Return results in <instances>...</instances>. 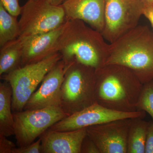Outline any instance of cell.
Returning <instances> with one entry per match:
<instances>
[{"mask_svg":"<svg viewBox=\"0 0 153 153\" xmlns=\"http://www.w3.org/2000/svg\"><path fill=\"white\" fill-rule=\"evenodd\" d=\"M102 34L79 20H68L58 41V52L66 65L76 61L95 69L105 64L109 50Z\"/></svg>","mask_w":153,"mask_h":153,"instance_id":"cell-1","label":"cell"},{"mask_svg":"<svg viewBox=\"0 0 153 153\" xmlns=\"http://www.w3.org/2000/svg\"><path fill=\"white\" fill-rule=\"evenodd\" d=\"M143 85L125 66L105 64L96 69V102L117 111H137L136 105Z\"/></svg>","mask_w":153,"mask_h":153,"instance_id":"cell-2","label":"cell"},{"mask_svg":"<svg viewBox=\"0 0 153 153\" xmlns=\"http://www.w3.org/2000/svg\"><path fill=\"white\" fill-rule=\"evenodd\" d=\"M108 64L129 68L143 84L153 80V30L139 25L109 44Z\"/></svg>","mask_w":153,"mask_h":153,"instance_id":"cell-3","label":"cell"},{"mask_svg":"<svg viewBox=\"0 0 153 153\" xmlns=\"http://www.w3.org/2000/svg\"><path fill=\"white\" fill-rule=\"evenodd\" d=\"M60 107L68 115L96 102V69L77 61L66 65Z\"/></svg>","mask_w":153,"mask_h":153,"instance_id":"cell-4","label":"cell"},{"mask_svg":"<svg viewBox=\"0 0 153 153\" xmlns=\"http://www.w3.org/2000/svg\"><path fill=\"white\" fill-rule=\"evenodd\" d=\"M61 59V55L57 52L41 61L22 66L1 76V79L7 82L12 88L13 112L24 110L46 74Z\"/></svg>","mask_w":153,"mask_h":153,"instance_id":"cell-5","label":"cell"},{"mask_svg":"<svg viewBox=\"0 0 153 153\" xmlns=\"http://www.w3.org/2000/svg\"><path fill=\"white\" fill-rule=\"evenodd\" d=\"M20 16L19 38L50 32L67 21L62 5H55L49 0H28L22 7Z\"/></svg>","mask_w":153,"mask_h":153,"instance_id":"cell-6","label":"cell"},{"mask_svg":"<svg viewBox=\"0 0 153 153\" xmlns=\"http://www.w3.org/2000/svg\"><path fill=\"white\" fill-rule=\"evenodd\" d=\"M14 135L18 147L31 144L55 124L68 115L60 106L13 112Z\"/></svg>","mask_w":153,"mask_h":153,"instance_id":"cell-7","label":"cell"},{"mask_svg":"<svg viewBox=\"0 0 153 153\" xmlns=\"http://www.w3.org/2000/svg\"><path fill=\"white\" fill-rule=\"evenodd\" d=\"M143 0H105L102 36L109 44L138 26L143 16Z\"/></svg>","mask_w":153,"mask_h":153,"instance_id":"cell-8","label":"cell"},{"mask_svg":"<svg viewBox=\"0 0 153 153\" xmlns=\"http://www.w3.org/2000/svg\"><path fill=\"white\" fill-rule=\"evenodd\" d=\"M144 111L121 112L107 108L95 102L86 108L68 116L55 124L47 130L70 131L97 125L116 120L142 118Z\"/></svg>","mask_w":153,"mask_h":153,"instance_id":"cell-9","label":"cell"},{"mask_svg":"<svg viewBox=\"0 0 153 153\" xmlns=\"http://www.w3.org/2000/svg\"><path fill=\"white\" fill-rule=\"evenodd\" d=\"M132 119L116 120L88 127L87 135L100 153H127L128 137Z\"/></svg>","mask_w":153,"mask_h":153,"instance_id":"cell-10","label":"cell"},{"mask_svg":"<svg viewBox=\"0 0 153 153\" xmlns=\"http://www.w3.org/2000/svg\"><path fill=\"white\" fill-rule=\"evenodd\" d=\"M66 66L62 59L46 74L39 88L29 99L23 110L60 106L61 88Z\"/></svg>","mask_w":153,"mask_h":153,"instance_id":"cell-11","label":"cell"},{"mask_svg":"<svg viewBox=\"0 0 153 153\" xmlns=\"http://www.w3.org/2000/svg\"><path fill=\"white\" fill-rule=\"evenodd\" d=\"M63 25L47 33L20 38L23 46L22 66L37 63L58 52V39Z\"/></svg>","mask_w":153,"mask_h":153,"instance_id":"cell-12","label":"cell"},{"mask_svg":"<svg viewBox=\"0 0 153 153\" xmlns=\"http://www.w3.org/2000/svg\"><path fill=\"white\" fill-rule=\"evenodd\" d=\"M105 0H66L61 4L66 20H79L102 33Z\"/></svg>","mask_w":153,"mask_h":153,"instance_id":"cell-13","label":"cell"},{"mask_svg":"<svg viewBox=\"0 0 153 153\" xmlns=\"http://www.w3.org/2000/svg\"><path fill=\"white\" fill-rule=\"evenodd\" d=\"M87 128L70 131H48L42 135L43 153H80L82 141L87 135Z\"/></svg>","mask_w":153,"mask_h":153,"instance_id":"cell-14","label":"cell"},{"mask_svg":"<svg viewBox=\"0 0 153 153\" xmlns=\"http://www.w3.org/2000/svg\"><path fill=\"white\" fill-rule=\"evenodd\" d=\"M12 89L6 81L0 83V134L14 135V120L12 110Z\"/></svg>","mask_w":153,"mask_h":153,"instance_id":"cell-15","label":"cell"},{"mask_svg":"<svg viewBox=\"0 0 153 153\" xmlns=\"http://www.w3.org/2000/svg\"><path fill=\"white\" fill-rule=\"evenodd\" d=\"M0 76L22 67L23 46L19 38L0 47Z\"/></svg>","mask_w":153,"mask_h":153,"instance_id":"cell-16","label":"cell"},{"mask_svg":"<svg viewBox=\"0 0 153 153\" xmlns=\"http://www.w3.org/2000/svg\"><path fill=\"white\" fill-rule=\"evenodd\" d=\"M143 119H132L128 137L127 153H145L150 122L146 121Z\"/></svg>","mask_w":153,"mask_h":153,"instance_id":"cell-17","label":"cell"},{"mask_svg":"<svg viewBox=\"0 0 153 153\" xmlns=\"http://www.w3.org/2000/svg\"><path fill=\"white\" fill-rule=\"evenodd\" d=\"M20 36L17 17L9 13L0 4V47Z\"/></svg>","mask_w":153,"mask_h":153,"instance_id":"cell-18","label":"cell"},{"mask_svg":"<svg viewBox=\"0 0 153 153\" xmlns=\"http://www.w3.org/2000/svg\"><path fill=\"white\" fill-rule=\"evenodd\" d=\"M136 108L137 111L148 113L153 121V80L143 84Z\"/></svg>","mask_w":153,"mask_h":153,"instance_id":"cell-19","label":"cell"},{"mask_svg":"<svg viewBox=\"0 0 153 153\" xmlns=\"http://www.w3.org/2000/svg\"><path fill=\"white\" fill-rule=\"evenodd\" d=\"M0 4L13 16L18 17L21 14L22 7L19 0H0Z\"/></svg>","mask_w":153,"mask_h":153,"instance_id":"cell-20","label":"cell"},{"mask_svg":"<svg viewBox=\"0 0 153 153\" xmlns=\"http://www.w3.org/2000/svg\"><path fill=\"white\" fill-rule=\"evenodd\" d=\"M42 153L41 138L36 142L23 147L16 148L13 153Z\"/></svg>","mask_w":153,"mask_h":153,"instance_id":"cell-21","label":"cell"},{"mask_svg":"<svg viewBox=\"0 0 153 153\" xmlns=\"http://www.w3.org/2000/svg\"><path fill=\"white\" fill-rule=\"evenodd\" d=\"M80 153H100L98 148L87 134L82 141Z\"/></svg>","mask_w":153,"mask_h":153,"instance_id":"cell-22","label":"cell"},{"mask_svg":"<svg viewBox=\"0 0 153 153\" xmlns=\"http://www.w3.org/2000/svg\"><path fill=\"white\" fill-rule=\"evenodd\" d=\"M7 137L0 134V153H13L16 148V145Z\"/></svg>","mask_w":153,"mask_h":153,"instance_id":"cell-23","label":"cell"},{"mask_svg":"<svg viewBox=\"0 0 153 153\" xmlns=\"http://www.w3.org/2000/svg\"><path fill=\"white\" fill-rule=\"evenodd\" d=\"M143 15L150 22L153 30V1L143 0Z\"/></svg>","mask_w":153,"mask_h":153,"instance_id":"cell-24","label":"cell"},{"mask_svg":"<svg viewBox=\"0 0 153 153\" xmlns=\"http://www.w3.org/2000/svg\"><path fill=\"white\" fill-rule=\"evenodd\" d=\"M145 153H153V121L150 122L148 129Z\"/></svg>","mask_w":153,"mask_h":153,"instance_id":"cell-25","label":"cell"},{"mask_svg":"<svg viewBox=\"0 0 153 153\" xmlns=\"http://www.w3.org/2000/svg\"><path fill=\"white\" fill-rule=\"evenodd\" d=\"M49 1L53 4L55 5H60L66 0H49Z\"/></svg>","mask_w":153,"mask_h":153,"instance_id":"cell-26","label":"cell"},{"mask_svg":"<svg viewBox=\"0 0 153 153\" xmlns=\"http://www.w3.org/2000/svg\"><path fill=\"white\" fill-rule=\"evenodd\" d=\"M144 1H153V0H144Z\"/></svg>","mask_w":153,"mask_h":153,"instance_id":"cell-27","label":"cell"}]
</instances>
